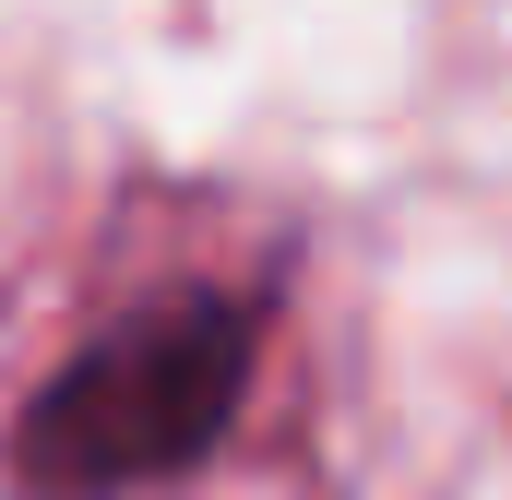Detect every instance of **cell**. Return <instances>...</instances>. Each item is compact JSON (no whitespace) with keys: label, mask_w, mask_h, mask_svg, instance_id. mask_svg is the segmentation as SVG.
<instances>
[{"label":"cell","mask_w":512,"mask_h":500,"mask_svg":"<svg viewBox=\"0 0 512 500\" xmlns=\"http://www.w3.org/2000/svg\"><path fill=\"white\" fill-rule=\"evenodd\" d=\"M262 310L227 286H179L155 310L108 322L84 358L24 393L12 417V489L24 500H131L155 477L215 465V441L251 405Z\"/></svg>","instance_id":"cell-1"}]
</instances>
